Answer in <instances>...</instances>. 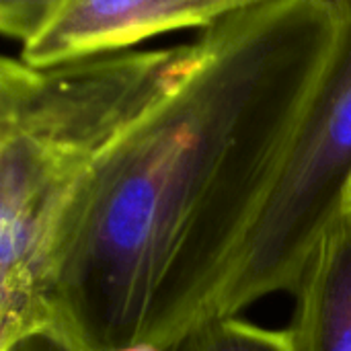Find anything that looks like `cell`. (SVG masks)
<instances>
[{
  "label": "cell",
  "mask_w": 351,
  "mask_h": 351,
  "mask_svg": "<svg viewBox=\"0 0 351 351\" xmlns=\"http://www.w3.org/2000/svg\"><path fill=\"white\" fill-rule=\"evenodd\" d=\"M335 35L329 0H269L204 29L193 70L72 195L58 327L88 351L171 350L212 319Z\"/></svg>",
  "instance_id": "cell-1"
},
{
  "label": "cell",
  "mask_w": 351,
  "mask_h": 351,
  "mask_svg": "<svg viewBox=\"0 0 351 351\" xmlns=\"http://www.w3.org/2000/svg\"><path fill=\"white\" fill-rule=\"evenodd\" d=\"M337 35L271 187L251 222L212 319L294 292L351 195V0H329Z\"/></svg>",
  "instance_id": "cell-2"
},
{
  "label": "cell",
  "mask_w": 351,
  "mask_h": 351,
  "mask_svg": "<svg viewBox=\"0 0 351 351\" xmlns=\"http://www.w3.org/2000/svg\"><path fill=\"white\" fill-rule=\"evenodd\" d=\"M86 171L0 130V346L56 325L62 228Z\"/></svg>",
  "instance_id": "cell-3"
},
{
  "label": "cell",
  "mask_w": 351,
  "mask_h": 351,
  "mask_svg": "<svg viewBox=\"0 0 351 351\" xmlns=\"http://www.w3.org/2000/svg\"><path fill=\"white\" fill-rule=\"evenodd\" d=\"M269 0H72L56 23L21 58L29 64H58L134 49L144 39L202 27Z\"/></svg>",
  "instance_id": "cell-4"
},
{
  "label": "cell",
  "mask_w": 351,
  "mask_h": 351,
  "mask_svg": "<svg viewBox=\"0 0 351 351\" xmlns=\"http://www.w3.org/2000/svg\"><path fill=\"white\" fill-rule=\"evenodd\" d=\"M294 292V350L351 351V204L321 237Z\"/></svg>",
  "instance_id": "cell-5"
},
{
  "label": "cell",
  "mask_w": 351,
  "mask_h": 351,
  "mask_svg": "<svg viewBox=\"0 0 351 351\" xmlns=\"http://www.w3.org/2000/svg\"><path fill=\"white\" fill-rule=\"evenodd\" d=\"M171 351H296L290 331L257 327L234 317L210 319L189 331Z\"/></svg>",
  "instance_id": "cell-6"
},
{
  "label": "cell",
  "mask_w": 351,
  "mask_h": 351,
  "mask_svg": "<svg viewBox=\"0 0 351 351\" xmlns=\"http://www.w3.org/2000/svg\"><path fill=\"white\" fill-rule=\"evenodd\" d=\"M72 0H0V31L21 47L43 35Z\"/></svg>",
  "instance_id": "cell-7"
},
{
  "label": "cell",
  "mask_w": 351,
  "mask_h": 351,
  "mask_svg": "<svg viewBox=\"0 0 351 351\" xmlns=\"http://www.w3.org/2000/svg\"><path fill=\"white\" fill-rule=\"evenodd\" d=\"M0 351H88L68 331L58 325H47L23 333L21 337L0 346Z\"/></svg>",
  "instance_id": "cell-8"
},
{
  "label": "cell",
  "mask_w": 351,
  "mask_h": 351,
  "mask_svg": "<svg viewBox=\"0 0 351 351\" xmlns=\"http://www.w3.org/2000/svg\"><path fill=\"white\" fill-rule=\"evenodd\" d=\"M117 351H171L167 348H160V346H154V343H136V346H130V348H123V350Z\"/></svg>",
  "instance_id": "cell-9"
},
{
  "label": "cell",
  "mask_w": 351,
  "mask_h": 351,
  "mask_svg": "<svg viewBox=\"0 0 351 351\" xmlns=\"http://www.w3.org/2000/svg\"><path fill=\"white\" fill-rule=\"evenodd\" d=\"M350 204H351V195H350Z\"/></svg>",
  "instance_id": "cell-10"
}]
</instances>
